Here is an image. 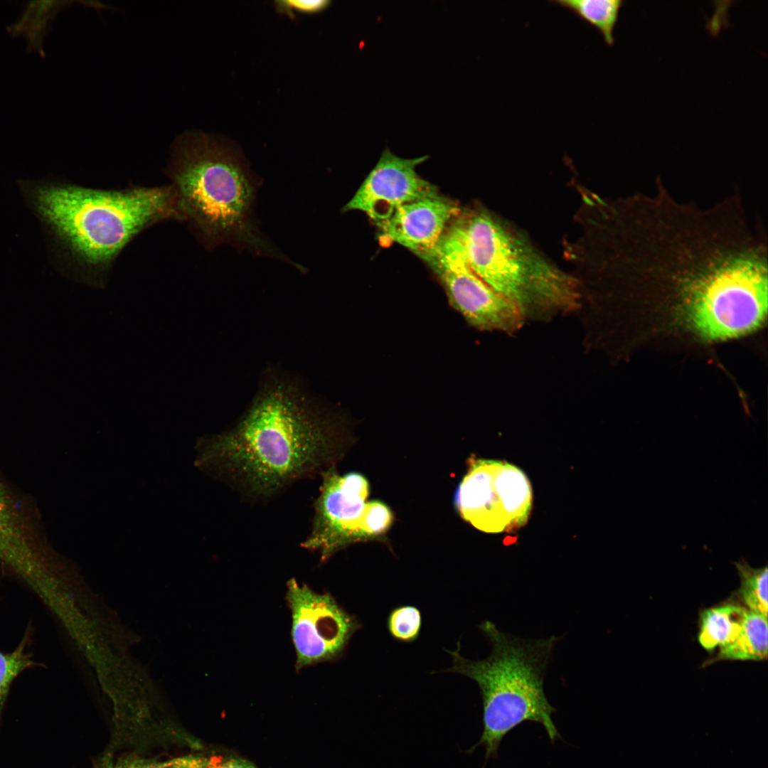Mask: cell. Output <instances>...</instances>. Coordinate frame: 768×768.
I'll return each mask as SVG.
<instances>
[{"mask_svg":"<svg viewBox=\"0 0 768 768\" xmlns=\"http://www.w3.org/2000/svg\"><path fill=\"white\" fill-rule=\"evenodd\" d=\"M767 657V617L747 610L737 637L720 648L715 660H764Z\"/></svg>","mask_w":768,"mask_h":768,"instance_id":"2e32d148","label":"cell"},{"mask_svg":"<svg viewBox=\"0 0 768 768\" xmlns=\"http://www.w3.org/2000/svg\"><path fill=\"white\" fill-rule=\"evenodd\" d=\"M163 172L179 222L205 248L230 245L302 270L260 230L255 208L262 180L238 149L210 134L186 131L171 144Z\"/></svg>","mask_w":768,"mask_h":768,"instance_id":"7a4b0ae2","label":"cell"},{"mask_svg":"<svg viewBox=\"0 0 768 768\" xmlns=\"http://www.w3.org/2000/svg\"><path fill=\"white\" fill-rule=\"evenodd\" d=\"M422 624L420 610L411 605L395 608L388 619V630L395 639L409 642L417 639Z\"/></svg>","mask_w":768,"mask_h":768,"instance_id":"44dd1931","label":"cell"},{"mask_svg":"<svg viewBox=\"0 0 768 768\" xmlns=\"http://www.w3.org/2000/svg\"><path fill=\"white\" fill-rule=\"evenodd\" d=\"M428 156L414 159L400 157L388 148L371 170L342 211L365 213L378 225L391 217L400 206L438 196L436 187L423 179L416 167Z\"/></svg>","mask_w":768,"mask_h":768,"instance_id":"8fae6325","label":"cell"},{"mask_svg":"<svg viewBox=\"0 0 768 768\" xmlns=\"http://www.w3.org/2000/svg\"><path fill=\"white\" fill-rule=\"evenodd\" d=\"M309 530L300 546L319 555L321 563L352 543L384 534L393 522L390 509L366 501L369 485L358 472L340 474L332 467L320 476Z\"/></svg>","mask_w":768,"mask_h":768,"instance_id":"52a82bcc","label":"cell"},{"mask_svg":"<svg viewBox=\"0 0 768 768\" xmlns=\"http://www.w3.org/2000/svg\"><path fill=\"white\" fill-rule=\"evenodd\" d=\"M764 245L746 249L708 275L687 299L689 317L710 339L738 336L759 326L767 307Z\"/></svg>","mask_w":768,"mask_h":768,"instance_id":"8992f818","label":"cell"},{"mask_svg":"<svg viewBox=\"0 0 768 768\" xmlns=\"http://www.w3.org/2000/svg\"><path fill=\"white\" fill-rule=\"evenodd\" d=\"M348 439L340 417L272 370L233 426L199 440L196 464L245 501L265 503L335 467Z\"/></svg>","mask_w":768,"mask_h":768,"instance_id":"6da1fadb","label":"cell"},{"mask_svg":"<svg viewBox=\"0 0 768 768\" xmlns=\"http://www.w3.org/2000/svg\"><path fill=\"white\" fill-rule=\"evenodd\" d=\"M451 226L472 270L512 302L525 321H548L581 306L579 282L498 218L475 210Z\"/></svg>","mask_w":768,"mask_h":768,"instance_id":"5b68a950","label":"cell"},{"mask_svg":"<svg viewBox=\"0 0 768 768\" xmlns=\"http://www.w3.org/2000/svg\"><path fill=\"white\" fill-rule=\"evenodd\" d=\"M595 26L607 44L614 42V32L624 3L622 0H553Z\"/></svg>","mask_w":768,"mask_h":768,"instance_id":"e0dca14e","label":"cell"},{"mask_svg":"<svg viewBox=\"0 0 768 768\" xmlns=\"http://www.w3.org/2000/svg\"><path fill=\"white\" fill-rule=\"evenodd\" d=\"M735 565L740 578L738 593L745 608L767 617V567L753 568L745 560Z\"/></svg>","mask_w":768,"mask_h":768,"instance_id":"ac0fdd59","label":"cell"},{"mask_svg":"<svg viewBox=\"0 0 768 768\" xmlns=\"http://www.w3.org/2000/svg\"><path fill=\"white\" fill-rule=\"evenodd\" d=\"M27 638H23L11 652L0 651V716L13 681L34 662L26 649Z\"/></svg>","mask_w":768,"mask_h":768,"instance_id":"d6986e66","label":"cell"},{"mask_svg":"<svg viewBox=\"0 0 768 768\" xmlns=\"http://www.w3.org/2000/svg\"><path fill=\"white\" fill-rule=\"evenodd\" d=\"M296 669L336 660L360 628L358 620L329 593H318L294 578L287 583Z\"/></svg>","mask_w":768,"mask_h":768,"instance_id":"30bf717a","label":"cell"},{"mask_svg":"<svg viewBox=\"0 0 768 768\" xmlns=\"http://www.w3.org/2000/svg\"><path fill=\"white\" fill-rule=\"evenodd\" d=\"M0 562L31 586L42 599L55 591L56 580L49 563L1 484Z\"/></svg>","mask_w":768,"mask_h":768,"instance_id":"7c38bea8","label":"cell"},{"mask_svg":"<svg viewBox=\"0 0 768 768\" xmlns=\"http://www.w3.org/2000/svg\"><path fill=\"white\" fill-rule=\"evenodd\" d=\"M105 768H165L159 766L156 763L151 764H115L107 765Z\"/></svg>","mask_w":768,"mask_h":768,"instance_id":"603a6c76","label":"cell"},{"mask_svg":"<svg viewBox=\"0 0 768 768\" xmlns=\"http://www.w3.org/2000/svg\"><path fill=\"white\" fill-rule=\"evenodd\" d=\"M33 201L79 278L94 287L107 284L137 235L156 224L180 221L169 184L102 189L50 183L36 187Z\"/></svg>","mask_w":768,"mask_h":768,"instance_id":"3957f363","label":"cell"},{"mask_svg":"<svg viewBox=\"0 0 768 768\" xmlns=\"http://www.w3.org/2000/svg\"><path fill=\"white\" fill-rule=\"evenodd\" d=\"M165 768H257L246 759L223 755L188 754L157 762Z\"/></svg>","mask_w":768,"mask_h":768,"instance_id":"ffe728a7","label":"cell"},{"mask_svg":"<svg viewBox=\"0 0 768 768\" xmlns=\"http://www.w3.org/2000/svg\"><path fill=\"white\" fill-rule=\"evenodd\" d=\"M438 274L451 305L479 330L513 334L525 320L518 309L472 270L450 225L423 258Z\"/></svg>","mask_w":768,"mask_h":768,"instance_id":"9c48e42d","label":"cell"},{"mask_svg":"<svg viewBox=\"0 0 768 768\" xmlns=\"http://www.w3.org/2000/svg\"><path fill=\"white\" fill-rule=\"evenodd\" d=\"M73 1L37 0L28 1L18 18L7 26L12 36L23 37L27 50L43 56L44 41L51 23L63 8Z\"/></svg>","mask_w":768,"mask_h":768,"instance_id":"5bb4252c","label":"cell"},{"mask_svg":"<svg viewBox=\"0 0 768 768\" xmlns=\"http://www.w3.org/2000/svg\"><path fill=\"white\" fill-rule=\"evenodd\" d=\"M479 629L489 640L491 653L479 661L466 659L456 651L449 671L464 675L479 686L482 697L484 730L477 746L485 749L486 760L496 756L503 737L525 721L541 724L552 742L560 737L553 720L555 708L544 691V678L561 637L530 639L500 631L490 621Z\"/></svg>","mask_w":768,"mask_h":768,"instance_id":"277c9868","label":"cell"},{"mask_svg":"<svg viewBox=\"0 0 768 768\" xmlns=\"http://www.w3.org/2000/svg\"><path fill=\"white\" fill-rule=\"evenodd\" d=\"M459 212L454 202L438 195L400 206L378 226L388 240L423 259L433 250L449 222Z\"/></svg>","mask_w":768,"mask_h":768,"instance_id":"4fadbf2b","label":"cell"},{"mask_svg":"<svg viewBox=\"0 0 768 768\" xmlns=\"http://www.w3.org/2000/svg\"><path fill=\"white\" fill-rule=\"evenodd\" d=\"M532 502L531 486L523 471L506 462L489 459L471 461L454 497L462 518L490 533L523 526Z\"/></svg>","mask_w":768,"mask_h":768,"instance_id":"ba28073f","label":"cell"},{"mask_svg":"<svg viewBox=\"0 0 768 768\" xmlns=\"http://www.w3.org/2000/svg\"><path fill=\"white\" fill-rule=\"evenodd\" d=\"M747 609L727 604L710 608L701 614L698 640L706 650L722 648L739 635Z\"/></svg>","mask_w":768,"mask_h":768,"instance_id":"9a60e30c","label":"cell"},{"mask_svg":"<svg viewBox=\"0 0 768 768\" xmlns=\"http://www.w3.org/2000/svg\"><path fill=\"white\" fill-rule=\"evenodd\" d=\"M330 4L328 0H287L275 1V6L278 11L292 17L294 11L315 14L325 10Z\"/></svg>","mask_w":768,"mask_h":768,"instance_id":"7402d4cb","label":"cell"}]
</instances>
